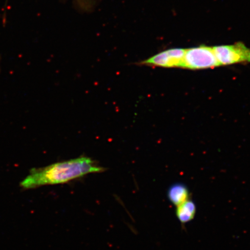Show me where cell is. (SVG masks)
<instances>
[{
	"label": "cell",
	"mask_w": 250,
	"mask_h": 250,
	"mask_svg": "<svg viewBox=\"0 0 250 250\" xmlns=\"http://www.w3.org/2000/svg\"><path fill=\"white\" fill-rule=\"evenodd\" d=\"M105 168L99 167L92 159L81 157L59 162L48 167L33 168L21 183L25 189L68 182L87 174L100 173Z\"/></svg>",
	"instance_id": "obj_1"
},
{
	"label": "cell",
	"mask_w": 250,
	"mask_h": 250,
	"mask_svg": "<svg viewBox=\"0 0 250 250\" xmlns=\"http://www.w3.org/2000/svg\"><path fill=\"white\" fill-rule=\"evenodd\" d=\"M220 66L212 47L199 46L186 49L184 67L189 70H204Z\"/></svg>",
	"instance_id": "obj_2"
},
{
	"label": "cell",
	"mask_w": 250,
	"mask_h": 250,
	"mask_svg": "<svg viewBox=\"0 0 250 250\" xmlns=\"http://www.w3.org/2000/svg\"><path fill=\"white\" fill-rule=\"evenodd\" d=\"M220 65L250 62V48L242 42L212 47Z\"/></svg>",
	"instance_id": "obj_3"
},
{
	"label": "cell",
	"mask_w": 250,
	"mask_h": 250,
	"mask_svg": "<svg viewBox=\"0 0 250 250\" xmlns=\"http://www.w3.org/2000/svg\"><path fill=\"white\" fill-rule=\"evenodd\" d=\"M186 50L182 48L168 49L141 62L140 64L164 68H183Z\"/></svg>",
	"instance_id": "obj_4"
},
{
	"label": "cell",
	"mask_w": 250,
	"mask_h": 250,
	"mask_svg": "<svg viewBox=\"0 0 250 250\" xmlns=\"http://www.w3.org/2000/svg\"><path fill=\"white\" fill-rule=\"evenodd\" d=\"M168 198L173 204L179 206L189 199L188 190L182 184H174L168 189Z\"/></svg>",
	"instance_id": "obj_5"
},
{
	"label": "cell",
	"mask_w": 250,
	"mask_h": 250,
	"mask_svg": "<svg viewBox=\"0 0 250 250\" xmlns=\"http://www.w3.org/2000/svg\"><path fill=\"white\" fill-rule=\"evenodd\" d=\"M196 212L195 203L188 200L177 206L176 214L181 223H186L194 218Z\"/></svg>",
	"instance_id": "obj_6"
},
{
	"label": "cell",
	"mask_w": 250,
	"mask_h": 250,
	"mask_svg": "<svg viewBox=\"0 0 250 250\" xmlns=\"http://www.w3.org/2000/svg\"><path fill=\"white\" fill-rule=\"evenodd\" d=\"M78 6L84 9H88L92 7V0H76Z\"/></svg>",
	"instance_id": "obj_7"
}]
</instances>
